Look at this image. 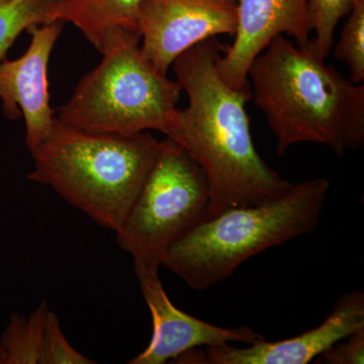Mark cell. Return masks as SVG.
I'll list each match as a JSON object with an SVG mask.
<instances>
[{
  "label": "cell",
  "instance_id": "1",
  "mask_svg": "<svg viewBox=\"0 0 364 364\" xmlns=\"http://www.w3.org/2000/svg\"><path fill=\"white\" fill-rule=\"evenodd\" d=\"M225 47L217 38L182 53L172 64L177 82L188 95L165 134L203 169L210 186L208 218L233 208L272 202L291 188L258 154L246 104L250 85L235 90L224 82L217 60Z\"/></svg>",
  "mask_w": 364,
  "mask_h": 364
},
{
  "label": "cell",
  "instance_id": "2",
  "mask_svg": "<svg viewBox=\"0 0 364 364\" xmlns=\"http://www.w3.org/2000/svg\"><path fill=\"white\" fill-rule=\"evenodd\" d=\"M248 77L279 156L299 143L327 146L338 157L363 147V83H352L310 46L277 36L254 59Z\"/></svg>",
  "mask_w": 364,
  "mask_h": 364
},
{
  "label": "cell",
  "instance_id": "3",
  "mask_svg": "<svg viewBox=\"0 0 364 364\" xmlns=\"http://www.w3.org/2000/svg\"><path fill=\"white\" fill-rule=\"evenodd\" d=\"M149 132L95 133L55 119L32 154L28 178L54 189L97 225L117 232L162 149Z\"/></svg>",
  "mask_w": 364,
  "mask_h": 364
},
{
  "label": "cell",
  "instance_id": "4",
  "mask_svg": "<svg viewBox=\"0 0 364 364\" xmlns=\"http://www.w3.org/2000/svg\"><path fill=\"white\" fill-rule=\"evenodd\" d=\"M329 191L317 177L264 205L225 210L173 244L162 265L196 291L217 286L254 256L315 231Z\"/></svg>",
  "mask_w": 364,
  "mask_h": 364
},
{
  "label": "cell",
  "instance_id": "5",
  "mask_svg": "<svg viewBox=\"0 0 364 364\" xmlns=\"http://www.w3.org/2000/svg\"><path fill=\"white\" fill-rule=\"evenodd\" d=\"M140 33L114 31L102 60L79 81L68 102L55 109L64 124L95 133L166 134L182 91L177 81L158 72L144 56Z\"/></svg>",
  "mask_w": 364,
  "mask_h": 364
},
{
  "label": "cell",
  "instance_id": "6",
  "mask_svg": "<svg viewBox=\"0 0 364 364\" xmlns=\"http://www.w3.org/2000/svg\"><path fill=\"white\" fill-rule=\"evenodd\" d=\"M210 186L203 169L169 138L116 232L134 264L159 270L167 251L208 220Z\"/></svg>",
  "mask_w": 364,
  "mask_h": 364
},
{
  "label": "cell",
  "instance_id": "7",
  "mask_svg": "<svg viewBox=\"0 0 364 364\" xmlns=\"http://www.w3.org/2000/svg\"><path fill=\"white\" fill-rule=\"evenodd\" d=\"M237 0H143L138 32L146 59L163 75L177 57L219 35L234 36Z\"/></svg>",
  "mask_w": 364,
  "mask_h": 364
},
{
  "label": "cell",
  "instance_id": "8",
  "mask_svg": "<svg viewBox=\"0 0 364 364\" xmlns=\"http://www.w3.org/2000/svg\"><path fill=\"white\" fill-rule=\"evenodd\" d=\"M364 327V294L353 289L342 294L322 324L298 336L280 341L259 340L247 347L232 343L191 349L176 363L195 364H306L316 360L332 345Z\"/></svg>",
  "mask_w": 364,
  "mask_h": 364
},
{
  "label": "cell",
  "instance_id": "9",
  "mask_svg": "<svg viewBox=\"0 0 364 364\" xmlns=\"http://www.w3.org/2000/svg\"><path fill=\"white\" fill-rule=\"evenodd\" d=\"M134 272L152 316V338L130 364H163L198 347L251 344L264 336L248 326L227 328L210 324L177 309L170 301L158 269L134 264Z\"/></svg>",
  "mask_w": 364,
  "mask_h": 364
},
{
  "label": "cell",
  "instance_id": "10",
  "mask_svg": "<svg viewBox=\"0 0 364 364\" xmlns=\"http://www.w3.org/2000/svg\"><path fill=\"white\" fill-rule=\"evenodd\" d=\"M64 23L52 21L28 31L32 41L23 56L0 62V100L9 119L23 117L26 146L32 151L47 138L56 114L50 105L48 65Z\"/></svg>",
  "mask_w": 364,
  "mask_h": 364
},
{
  "label": "cell",
  "instance_id": "11",
  "mask_svg": "<svg viewBox=\"0 0 364 364\" xmlns=\"http://www.w3.org/2000/svg\"><path fill=\"white\" fill-rule=\"evenodd\" d=\"M238 23L233 44L225 47L217 60V70L235 90L249 85L248 71L254 59L277 36L294 38L306 47L312 32L310 0H237Z\"/></svg>",
  "mask_w": 364,
  "mask_h": 364
},
{
  "label": "cell",
  "instance_id": "12",
  "mask_svg": "<svg viewBox=\"0 0 364 364\" xmlns=\"http://www.w3.org/2000/svg\"><path fill=\"white\" fill-rule=\"evenodd\" d=\"M143 0H55L50 21L76 26L98 52L117 30L138 32L139 7Z\"/></svg>",
  "mask_w": 364,
  "mask_h": 364
},
{
  "label": "cell",
  "instance_id": "13",
  "mask_svg": "<svg viewBox=\"0 0 364 364\" xmlns=\"http://www.w3.org/2000/svg\"><path fill=\"white\" fill-rule=\"evenodd\" d=\"M49 308L42 301L30 315L14 313L2 336L6 364H38Z\"/></svg>",
  "mask_w": 364,
  "mask_h": 364
},
{
  "label": "cell",
  "instance_id": "14",
  "mask_svg": "<svg viewBox=\"0 0 364 364\" xmlns=\"http://www.w3.org/2000/svg\"><path fill=\"white\" fill-rule=\"evenodd\" d=\"M55 0H0V61L21 33L35 26L51 23Z\"/></svg>",
  "mask_w": 364,
  "mask_h": 364
},
{
  "label": "cell",
  "instance_id": "15",
  "mask_svg": "<svg viewBox=\"0 0 364 364\" xmlns=\"http://www.w3.org/2000/svg\"><path fill=\"white\" fill-rule=\"evenodd\" d=\"M347 16L334 56L348 65L351 82L361 85L364 80V0H353Z\"/></svg>",
  "mask_w": 364,
  "mask_h": 364
},
{
  "label": "cell",
  "instance_id": "16",
  "mask_svg": "<svg viewBox=\"0 0 364 364\" xmlns=\"http://www.w3.org/2000/svg\"><path fill=\"white\" fill-rule=\"evenodd\" d=\"M353 0H310L309 16L315 38L309 42L321 58H327L334 43L335 28L350 11Z\"/></svg>",
  "mask_w": 364,
  "mask_h": 364
},
{
  "label": "cell",
  "instance_id": "17",
  "mask_svg": "<svg viewBox=\"0 0 364 364\" xmlns=\"http://www.w3.org/2000/svg\"><path fill=\"white\" fill-rule=\"evenodd\" d=\"M95 361L71 346L62 331L56 314L49 310L38 364H93Z\"/></svg>",
  "mask_w": 364,
  "mask_h": 364
},
{
  "label": "cell",
  "instance_id": "18",
  "mask_svg": "<svg viewBox=\"0 0 364 364\" xmlns=\"http://www.w3.org/2000/svg\"><path fill=\"white\" fill-rule=\"evenodd\" d=\"M316 360L324 364H363L364 327L332 345Z\"/></svg>",
  "mask_w": 364,
  "mask_h": 364
},
{
  "label": "cell",
  "instance_id": "19",
  "mask_svg": "<svg viewBox=\"0 0 364 364\" xmlns=\"http://www.w3.org/2000/svg\"><path fill=\"white\" fill-rule=\"evenodd\" d=\"M0 364H6V351L2 348L1 345H0Z\"/></svg>",
  "mask_w": 364,
  "mask_h": 364
}]
</instances>
